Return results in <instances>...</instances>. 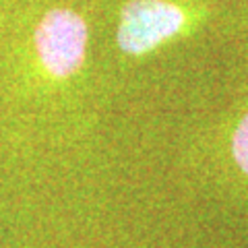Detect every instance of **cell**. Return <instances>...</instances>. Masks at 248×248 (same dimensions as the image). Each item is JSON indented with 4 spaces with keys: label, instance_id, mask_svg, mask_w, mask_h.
<instances>
[{
    "label": "cell",
    "instance_id": "cell-3",
    "mask_svg": "<svg viewBox=\"0 0 248 248\" xmlns=\"http://www.w3.org/2000/svg\"><path fill=\"white\" fill-rule=\"evenodd\" d=\"M219 157L230 186L248 201V87L221 126Z\"/></svg>",
    "mask_w": 248,
    "mask_h": 248
},
{
    "label": "cell",
    "instance_id": "cell-1",
    "mask_svg": "<svg viewBox=\"0 0 248 248\" xmlns=\"http://www.w3.org/2000/svg\"><path fill=\"white\" fill-rule=\"evenodd\" d=\"M201 13L182 0H128L118 15L116 46L128 58H147L195 29Z\"/></svg>",
    "mask_w": 248,
    "mask_h": 248
},
{
    "label": "cell",
    "instance_id": "cell-2",
    "mask_svg": "<svg viewBox=\"0 0 248 248\" xmlns=\"http://www.w3.org/2000/svg\"><path fill=\"white\" fill-rule=\"evenodd\" d=\"M33 50L46 79L68 83L83 71L87 60V21L73 9L48 11L35 27Z\"/></svg>",
    "mask_w": 248,
    "mask_h": 248
}]
</instances>
